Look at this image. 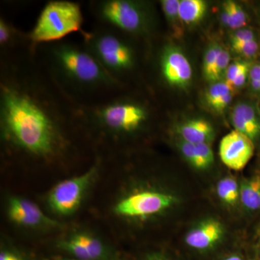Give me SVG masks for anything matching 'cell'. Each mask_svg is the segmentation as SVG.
<instances>
[{"instance_id":"obj_1","label":"cell","mask_w":260,"mask_h":260,"mask_svg":"<svg viewBox=\"0 0 260 260\" xmlns=\"http://www.w3.org/2000/svg\"><path fill=\"white\" fill-rule=\"evenodd\" d=\"M37 46L0 53V131L5 151L36 161L62 160L91 139L80 107L39 60Z\"/></svg>"},{"instance_id":"obj_2","label":"cell","mask_w":260,"mask_h":260,"mask_svg":"<svg viewBox=\"0 0 260 260\" xmlns=\"http://www.w3.org/2000/svg\"><path fill=\"white\" fill-rule=\"evenodd\" d=\"M37 51L53 81L79 107L98 104L128 88L112 78L82 42L64 39L39 44Z\"/></svg>"},{"instance_id":"obj_3","label":"cell","mask_w":260,"mask_h":260,"mask_svg":"<svg viewBox=\"0 0 260 260\" xmlns=\"http://www.w3.org/2000/svg\"><path fill=\"white\" fill-rule=\"evenodd\" d=\"M80 109L91 140L112 147L144 129L153 114L150 105L128 93V88Z\"/></svg>"},{"instance_id":"obj_4","label":"cell","mask_w":260,"mask_h":260,"mask_svg":"<svg viewBox=\"0 0 260 260\" xmlns=\"http://www.w3.org/2000/svg\"><path fill=\"white\" fill-rule=\"evenodd\" d=\"M83 45L112 78L124 86L140 66L138 38L95 23L81 32Z\"/></svg>"},{"instance_id":"obj_5","label":"cell","mask_w":260,"mask_h":260,"mask_svg":"<svg viewBox=\"0 0 260 260\" xmlns=\"http://www.w3.org/2000/svg\"><path fill=\"white\" fill-rule=\"evenodd\" d=\"M88 9L97 24L138 39H148L155 30V15L149 3L132 0H92L89 2Z\"/></svg>"},{"instance_id":"obj_6","label":"cell","mask_w":260,"mask_h":260,"mask_svg":"<svg viewBox=\"0 0 260 260\" xmlns=\"http://www.w3.org/2000/svg\"><path fill=\"white\" fill-rule=\"evenodd\" d=\"M83 15L79 3L51 0L44 5L35 25L28 32L34 45L64 40L73 32L83 31Z\"/></svg>"},{"instance_id":"obj_7","label":"cell","mask_w":260,"mask_h":260,"mask_svg":"<svg viewBox=\"0 0 260 260\" xmlns=\"http://www.w3.org/2000/svg\"><path fill=\"white\" fill-rule=\"evenodd\" d=\"M101 159L97 156L92 167L83 174L66 179L56 184L48 196V204L54 213L69 215L80 206L87 189L97 175Z\"/></svg>"},{"instance_id":"obj_8","label":"cell","mask_w":260,"mask_h":260,"mask_svg":"<svg viewBox=\"0 0 260 260\" xmlns=\"http://www.w3.org/2000/svg\"><path fill=\"white\" fill-rule=\"evenodd\" d=\"M175 202L172 195L160 191H138L119 200L114 211L125 218H144L161 213L170 208Z\"/></svg>"},{"instance_id":"obj_9","label":"cell","mask_w":260,"mask_h":260,"mask_svg":"<svg viewBox=\"0 0 260 260\" xmlns=\"http://www.w3.org/2000/svg\"><path fill=\"white\" fill-rule=\"evenodd\" d=\"M157 72L162 83L184 88L191 83L192 70L184 53L171 44L162 46L157 53Z\"/></svg>"},{"instance_id":"obj_10","label":"cell","mask_w":260,"mask_h":260,"mask_svg":"<svg viewBox=\"0 0 260 260\" xmlns=\"http://www.w3.org/2000/svg\"><path fill=\"white\" fill-rule=\"evenodd\" d=\"M57 247L66 256L82 260H117L112 249L99 238L80 232L59 241Z\"/></svg>"},{"instance_id":"obj_11","label":"cell","mask_w":260,"mask_h":260,"mask_svg":"<svg viewBox=\"0 0 260 260\" xmlns=\"http://www.w3.org/2000/svg\"><path fill=\"white\" fill-rule=\"evenodd\" d=\"M254 142L237 130L221 140L219 154L222 162L229 169L240 171L246 167L254 155Z\"/></svg>"},{"instance_id":"obj_12","label":"cell","mask_w":260,"mask_h":260,"mask_svg":"<svg viewBox=\"0 0 260 260\" xmlns=\"http://www.w3.org/2000/svg\"><path fill=\"white\" fill-rule=\"evenodd\" d=\"M8 216L21 226H55L57 223L47 216L35 203L20 197H11L8 201Z\"/></svg>"},{"instance_id":"obj_13","label":"cell","mask_w":260,"mask_h":260,"mask_svg":"<svg viewBox=\"0 0 260 260\" xmlns=\"http://www.w3.org/2000/svg\"><path fill=\"white\" fill-rule=\"evenodd\" d=\"M232 122L235 130L253 142L260 138V116L255 108L247 103H239L232 112Z\"/></svg>"},{"instance_id":"obj_14","label":"cell","mask_w":260,"mask_h":260,"mask_svg":"<svg viewBox=\"0 0 260 260\" xmlns=\"http://www.w3.org/2000/svg\"><path fill=\"white\" fill-rule=\"evenodd\" d=\"M223 234V229L220 222L205 220L186 234L185 242L193 249L203 250L215 245Z\"/></svg>"},{"instance_id":"obj_15","label":"cell","mask_w":260,"mask_h":260,"mask_svg":"<svg viewBox=\"0 0 260 260\" xmlns=\"http://www.w3.org/2000/svg\"><path fill=\"white\" fill-rule=\"evenodd\" d=\"M178 132L183 138V141L193 144L208 143L215 135L213 125L203 119L186 120L179 126Z\"/></svg>"},{"instance_id":"obj_16","label":"cell","mask_w":260,"mask_h":260,"mask_svg":"<svg viewBox=\"0 0 260 260\" xmlns=\"http://www.w3.org/2000/svg\"><path fill=\"white\" fill-rule=\"evenodd\" d=\"M31 43L28 32L17 28L8 19L0 15V53L14 50Z\"/></svg>"},{"instance_id":"obj_17","label":"cell","mask_w":260,"mask_h":260,"mask_svg":"<svg viewBox=\"0 0 260 260\" xmlns=\"http://www.w3.org/2000/svg\"><path fill=\"white\" fill-rule=\"evenodd\" d=\"M180 149L186 160L196 169H208L214 161L213 150L208 143L193 144L182 141Z\"/></svg>"},{"instance_id":"obj_18","label":"cell","mask_w":260,"mask_h":260,"mask_svg":"<svg viewBox=\"0 0 260 260\" xmlns=\"http://www.w3.org/2000/svg\"><path fill=\"white\" fill-rule=\"evenodd\" d=\"M207 10L208 4L203 0H181L179 8V18L183 23L192 25L204 18Z\"/></svg>"},{"instance_id":"obj_19","label":"cell","mask_w":260,"mask_h":260,"mask_svg":"<svg viewBox=\"0 0 260 260\" xmlns=\"http://www.w3.org/2000/svg\"><path fill=\"white\" fill-rule=\"evenodd\" d=\"M240 199L246 209H259L260 175L254 176L243 181L240 186Z\"/></svg>"},{"instance_id":"obj_20","label":"cell","mask_w":260,"mask_h":260,"mask_svg":"<svg viewBox=\"0 0 260 260\" xmlns=\"http://www.w3.org/2000/svg\"><path fill=\"white\" fill-rule=\"evenodd\" d=\"M221 20L225 26L232 29H241L246 25L248 17L242 7L234 1H227L223 4Z\"/></svg>"},{"instance_id":"obj_21","label":"cell","mask_w":260,"mask_h":260,"mask_svg":"<svg viewBox=\"0 0 260 260\" xmlns=\"http://www.w3.org/2000/svg\"><path fill=\"white\" fill-rule=\"evenodd\" d=\"M217 193L219 198L225 204H237L240 198V187L237 181L232 177H225L219 181L217 186Z\"/></svg>"},{"instance_id":"obj_22","label":"cell","mask_w":260,"mask_h":260,"mask_svg":"<svg viewBox=\"0 0 260 260\" xmlns=\"http://www.w3.org/2000/svg\"><path fill=\"white\" fill-rule=\"evenodd\" d=\"M222 47L218 44H213L207 49L203 59V74L205 79L213 81L214 70Z\"/></svg>"},{"instance_id":"obj_23","label":"cell","mask_w":260,"mask_h":260,"mask_svg":"<svg viewBox=\"0 0 260 260\" xmlns=\"http://www.w3.org/2000/svg\"><path fill=\"white\" fill-rule=\"evenodd\" d=\"M179 0H162L160 1L162 11L169 25L176 28L177 23L180 20L179 15ZM181 21V20H180Z\"/></svg>"},{"instance_id":"obj_24","label":"cell","mask_w":260,"mask_h":260,"mask_svg":"<svg viewBox=\"0 0 260 260\" xmlns=\"http://www.w3.org/2000/svg\"><path fill=\"white\" fill-rule=\"evenodd\" d=\"M233 89L225 81L217 82L212 85L206 93V102L210 107L220 98L232 93Z\"/></svg>"},{"instance_id":"obj_25","label":"cell","mask_w":260,"mask_h":260,"mask_svg":"<svg viewBox=\"0 0 260 260\" xmlns=\"http://www.w3.org/2000/svg\"><path fill=\"white\" fill-rule=\"evenodd\" d=\"M233 50L246 58H252L257 55L260 49L259 42L258 39L247 41V42L232 44Z\"/></svg>"},{"instance_id":"obj_26","label":"cell","mask_w":260,"mask_h":260,"mask_svg":"<svg viewBox=\"0 0 260 260\" xmlns=\"http://www.w3.org/2000/svg\"><path fill=\"white\" fill-rule=\"evenodd\" d=\"M231 56L229 51L222 48L221 51H220L218 55L215 70H214L213 83H217L223 75H225L228 68L230 65L229 64Z\"/></svg>"},{"instance_id":"obj_27","label":"cell","mask_w":260,"mask_h":260,"mask_svg":"<svg viewBox=\"0 0 260 260\" xmlns=\"http://www.w3.org/2000/svg\"><path fill=\"white\" fill-rule=\"evenodd\" d=\"M251 63L246 61H237L229 65L225 74V82L232 88V85L234 80L238 75L247 68H250Z\"/></svg>"},{"instance_id":"obj_28","label":"cell","mask_w":260,"mask_h":260,"mask_svg":"<svg viewBox=\"0 0 260 260\" xmlns=\"http://www.w3.org/2000/svg\"><path fill=\"white\" fill-rule=\"evenodd\" d=\"M257 39L255 32L249 28H241L232 34L230 38L231 44L235 43L247 42Z\"/></svg>"},{"instance_id":"obj_29","label":"cell","mask_w":260,"mask_h":260,"mask_svg":"<svg viewBox=\"0 0 260 260\" xmlns=\"http://www.w3.org/2000/svg\"><path fill=\"white\" fill-rule=\"evenodd\" d=\"M0 260H29L21 253L15 249L4 248L0 251Z\"/></svg>"},{"instance_id":"obj_30","label":"cell","mask_w":260,"mask_h":260,"mask_svg":"<svg viewBox=\"0 0 260 260\" xmlns=\"http://www.w3.org/2000/svg\"><path fill=\"white\" fill-rule=\"evenodd\" d=\"M232 100V93L227 94L224 96L220 98L218 101H217L215 104L212 106L211 108L216 112H222L225 110V108L229 106Z\"/></svg>"},{"instance_id":"obj_31","label":"cell","mask_w":260,"mask_h":260,"mask_svg":"<svg viewBox=\"0 0 260 260\" xmlns=\"http://www.w3.org/2000/svg\"><path fill=\"white\" fill-rule=\"evenodd\" d=\"M251 67L249 68H247V69L244 70L235 78L232 85L233 90L235 88H240L244 86V84L246 83V80L249 78Z\"/></svg>"},{"instance_id":"obj_32","label":"cell","mask_w":260,"mask_h":260,"mask_svg":"<svg viewBox=\"0 0 260 260\" xmlns=\"http://www.w3.org/2000/svg\"><path fill=\"white\" fill-rule=\"evenodd\" d=\"M249 78L260 82V62L251 65Z\"/></svg>"},{"instance_id":"obj_33","label":"cell","mask_w":260,"mask_h":260,"mask_svg":"<svg viewBox=\"0 0 260 260\" xmlns=\"http://www.w3.org/2000/svg\"><path fill=\"white\" fill-rule=\"evenodd\" d=\"M54 260H82V259H74V258L69 257V256H57V257L54 258Z\"/></svg>"},{"instance_id":"obj_34","label":"cell","mask_w":260,"mask_h":260,"mask_svg":"<svg viewBox=\"0 0 260 260\" xmlns=\"http://www.w3.org/2000/svg\"><path fill=\"white\" fill-rule=\"evenodd\" d=\"M224 260H243L242 258L240 257V256L238 255H232L230 256H229V257H227L226 259H225Z\"/></svg>"},{"instance_id":"obj_35","label":"cell","mask_w":260,"mask_h":260,"mask_svg":"<svg viewBox=\"0 0 260 260\" xmlns=\"http://www.w3.org/2000/svg\"><path fill=\"white\" fill-rule=\"evenodd\" d=\"M145 260H167L164 259V258L160 257V256H149V257L147 258Z\"/></svg>"}]
</instances>
